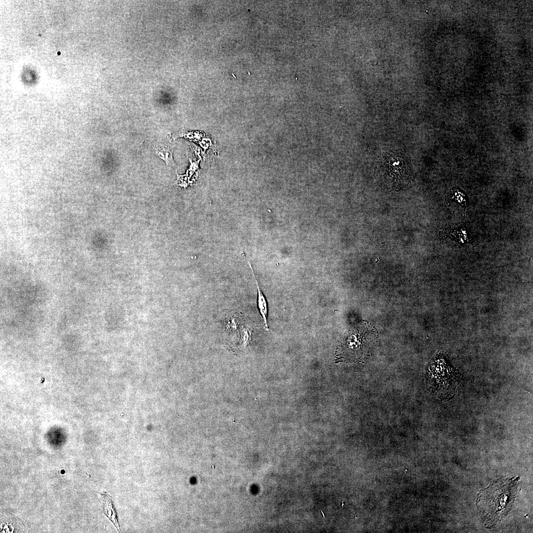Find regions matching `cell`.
I'll return each instance as SVG.
<instances>
[{"instance_id":"cell-8","label":"cell","mask_w":533,"mask_h":533,"mask_svg":"<svg viewBox=\"0 0 533 533\" xmlns=\"http://www.w3.org/2000/svg\"><path fill=\"white\" fill-rule=\"evenodd\" d=\"M156 152L158 156L166 162L167 165L174 164L172 151L171 148L160 146L156 148Z\"/></svg>"},{"instance_id":"cell-4","label":"cell","mask_w":533,"mask_h":533,"mask_svg":"<svg viewBox=\"0 0 533 533\" xmlns=\"http://www.w3.org/2000/svg\"><path fill=\"white\" fill-rule=\"evenodd\" d=\"M376 169L380 184L389 190H397L407 185L411 175L408 158L397 151L383 153L378 162Z\"/></svg>"},{"instance_id":"cell-3","label":"cell","mask_w":533,"mask_h":533,"mask_svg":"<svg viewBox=\"0 0 533 533\" xmlns=\"http://www.w3.org/2000/svg\"><path fill=\"white\" fill-rule=\"evenodd\" d=\"M461 377L458 370L441 354L432 359L425 376L430 391L444 401L450 400L454 397Z\"/></svg>"},{"instance_id":"cell-5","label":"cell","mask_w":533,"mask_h":533,"mask_svg":"<svg viewBox=\"0 0 533 533\" xmlns=\"http://www.w3.org/2000/svg\"><path fill=\"white\" fill-rule=\"evenodd\" d=\"M101 495L102 499V505L104 514L114 524L117 530L119 532H120L116 512L112 497L106 493L102 494Z\"/></svg>"},{"instance_id":"cell-2","label":"cell","mask_w":533,"mask_h":533,"mask_svg":"<svg viewBox=\"0 0 533 533\" xmlns=\"http://www.w3.org/2000/svg\"><path fill=\"white\" fill-rule=\"evenodd\" d=\"M378 333L369 323L363 321L350 328L338 344L336 360L346 363L364 362L371 356Z\"/></svg>"},{"instance_id":"cell-1","label":"cell","mask_w":533,"mask_h":533,"mask_svg":"<svg viewBox=\"0 0 533 533\" xmlns=\"http://www.w3.org/2000/svg\"><path fill=\"white\" fill-rule=\"evenodd\" d=\"M516 478L499 479L477 495L476 504L484 526H495L511 510L515 498Z\"/></svg>"},{"instance_id":"cell-6","label":"cell","mask_w":533,"mask_h":533,"mask_svg":"<svg viewBox=\"0 0 533 533\" xmlns=\"http://www.w3.org/2000/svg\"><path fill=\"white\" fill-rule=\"evenodd\" d=\"M248 264L249 265V266H250V268L251 269L252 272V274L253 275V277H254V278L255 279V281L256 284L257 288V292H257V305H258V309H259L260 313V314H261V316H262V317L263 318L265 327V328L266 329L268 330V326L267 321V305L266 301V299L265 298V296L263 295L261 289L260 288V287L259 286L257 280V279H256V278L255 277V275L254 274L253 270V269H252V266L251 265V264L250 263V262L249 261H248Z\"/></svg>"},{"instance_id":"cell-7","label":"cell","mask_w":533,"mask_h":533,"mask_svg":"<svg viewBox=\"0 0 533 533\" xmlns=\"http://www.w3.org/2000/svg\"><path fill=\"white\" fill-rule=\"evenodd\" d=\"M446 200L448 204L453 200L460 203L463 208V216H465L466 208L469 205V198L464 191L459 188H454L448 192Z\"/></svg>"}]
</instances>
